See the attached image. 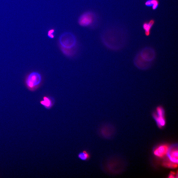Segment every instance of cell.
Instances as JSON below:
<instances>
[{
	"label": "cell",
	"instance_id": "6da1fadb",
	"mask_svg": "<svg viewBox=\"0 0 178 178\" xmlns=\"http://www.w3.org/2000/svg\"><path fill=\"white\" fill-rule=\"evenodd\" d=\"M58 42L61 51L65 55L70 56L73 54L77 44L76 38L73 34L69 32L62 34L59 37Z\"/></svg>",
	"mask_w": 178,
	"mask_h": 178
},
{
	"label": "cell",
	"instance_id": "7a4b0ae2",
	"mask_svg": "<svg viewBox=\"0 0 178 178\" xmlns=\"http://www.w3.org/2000/svg\"><path fill=\"white\" fill-rule=\"evenodd\" d=\"M42 79L40 73L37 71L32 72L29 74L26 78V86L30 90L34 91L40 86Z\"/></svg>",
	"mask_w": 178,
	"mask_h": 178
},
{
	"label": "cell",
	"instance_id": "3957f363",
	"mask_svg": "<svg viewBox=\"0 0 178 178\" xmlns=\"http://www.w3.org/2000/svg\"><path fill=\"white\" fill-rule=\"evenodd\" d=\"M152 116L156 121L159 127L161 128L166 124L165 111L164 108L159 106L152 113Z\"/></svg>",
	"mask_w": 178,
	"mask_h": 178
},
{
	"label": "cell",
	"instance_id": "277c9868",
	"mask_svg": "<svg viewBox=\"0 0 178 178\" xmlns=\"http://www.w3.org/2000/svg\"><path fill=\"white\" fill-rule=\"evenodd\" d=\"M95 15L90 11L85 12L80 17L78 20L79 24L84 27L91 26L95 22Z\"/></svg>",
	"mask_w": 178,
	"mask_h": 178
},
{
	"label": "cell",
	"instance_id": "5b68a950",
	"mask_svg": "<svg viewBox=\"0 0 178 178\" xmlns=\"http://www.w3.org/2000/svg\"><path fill=\"white\" fill-rule=\"evenodd\" d=\"M169 151V146L166 145H160L154 150V154L156 156L159 157H162L167 155Z\"/></svg>",
	"mask_w": 178,
	"mask_h": 178
},
{
	"label": "cell",
	"instance_id": "8992f818",
	"mask_svg": "<svg viewBox=\"0 0 178 178\" xmlns=\"http://www.w3.org/2000/svg\"><path fill=\"white\" fill-rule=\"evenodd\" d=\"M55 100L53 97L47 96H44L40 101V103L45 108L50 109L53 106Z\"/></svg>",
	"mask_w": 178,
	"mask_h": 178
},
{
	"label": "cell",
	"instance_id": "52a82bcc",
	"mask_svg": "<svg viewBox=\"0 0 178 178\" xmlns=\"http://www.w3.org/2000/svg\"><path fill=\"white\" fill-rule=\"evenodd\" d=\"M155 22V20L152 19L148 22H145L143 23L142 26L145 34L146 36H148L150 35L151 29Z\"/></svg>",
	"mask_w": 178,
	"mask_h": 178
},
{
	"label": "cell",
	"instance_id": "ba28073f",
	"mask_svg": "<svg viewBox=\"0 0 178 178\" xmlns=\"http://www.w3.org/2000/svg\"><path fill=\"white\" fill-rule=\"evenodd\" d=\"M169 158L170 161L176 163H178V152L177 149H172L169 151L168 153Z\"/></svg>",
	"mask_w": 178,
	"mask_h": 178
},
{
	"label": "cell",
	"instance_id": "9c48e42d",
	"mask_svg": "<svg viewBox=\"0 0 178 178\" xmlns=\"http://www.w3.org/2000/svg\"><path fill=\"white\" fill-rule=\"evenodd\" d=\"M78 157L80 160L85 161L89 159L90 157V155L87 151L84 150L79 153Z\"/></svg>",
	"mask_w": 178,
	"mask_h": 178
},
{
	"label": "cell",
	"instance_id": "30bf717a",
	"mask_svg": "<svg viewBox=\"0 0 178 178\" xmlns=\"http://www.w3.org/2000/svg\"><path fill=\"white\" fill-rule=\"evenodd\" d=\"M164 165L168 167L176 168L178 167V164L170 162H166L164 163Z\"/></svg>",
	"mask_w": 178,
	"mask_h": 178
},
{
	"label": "cell",
	"instance_id": "8fae6325",
	"mask_svg": "<svg viewBox=\"0 0 178 178\" xmlns=\"http://www.w3.org/2000/svg\"><path fill=\"white\" fill-rule=\"evenodd\" d=\"M152 8L153 10H156L158 6L159 2L158 0H151Z\"/></svg>",
	"mask_w": 178,
	"mask_h": 178
},
{
	"label": "cell",
	"instance_id": "7c38bea8",
	"mask_svg": "<svg viewBox=\"0 0 178 178\" xmlns=\"http://www.w3.org/2000/svg\"><path fill=\"white\" fill-rule=\"evenodd\" d=\"M54 30L53 29H51L49 30L48 32L47 36L50 39H53L54 37Z\"/></svg>",
	"mask_w": 178,
	"mask_h": 178
},
{
	"label": "cell",
	"instance_id": "4fadbf2b",
	"mask_svg": "<svg viewBox=\"0 0 178 178\" xmlns=\"http://www.w3.org/2000/svg\"><path fill=\"white\" fill-rule=\"evenodd\" d=\"M145 5L148 7L152 6V4L151 0H147L145 3Z\"/></svg>",
	"mask_w": 178,
	"mask_h": 178
},
{
	"label": "cell",
	"instance_id": "5bb4252c",
	"mask_svg": "<svg viewBox=\"0 0 178 178\" xmlns=\"http://www.w3.org/2000/svg\"><path fill=\"white\" fill-rule=\"evenodd\" d=\"M175 173L173 172H171V173L170 175L169 176V178H174V175H175Z\"/></svg>",
	"mask_w": 178,
	"mask_h": 178
}]
</instances>
